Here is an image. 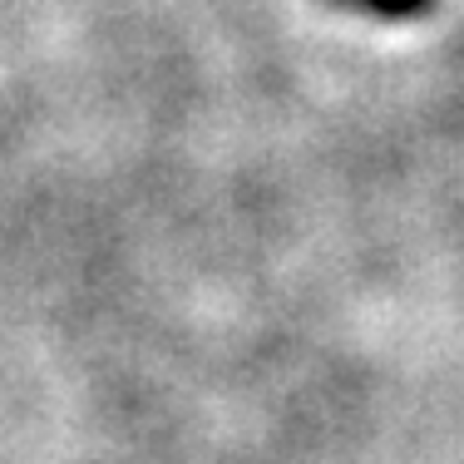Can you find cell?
Segmentation results:
<instances>
[{"label": "cell", "mask_w": 464, "mask_h": 464, "mask_svg": "<svg viewBox=\"0 0 464 464\" xmlns=\"http://www.w3.org/2000/svg\"><path fill=\"white\" fill-rule=\"evenodd\" d=\"M336 5L366 10V15H381V20H411L420 10H430V0H336Z\"/></svg>", "instance_id": "obj_1"}]
</instances>
